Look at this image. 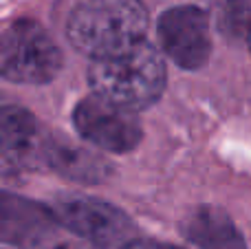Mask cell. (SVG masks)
<instances>
[{
    "label": "cell",
    "instance_id": "6da1fadb",
    "mask_svg": "<svg viewBox=\"0 0 251 249\" xmlns=\"http://www.w3.org/2000/svg\"><path fill=\"white\" fill-rule=\"evenodd\" d=\"M148 11L141 0H82L66 20V38L91 60L108 57L143 40Z\"/></svg>",
    "mask_w": 251,
    "mask_h": 249
},
{
    "label": "cell",
    "instance_id": "7a4b0ae2",
    "mask_svg": "<svg viewBox=\"0 0 251 249\" xmlns=\"http://www.w3.org/2000/svg\"><path fill=\"white\" fill-rule=\"evenodd\" d=\"M93 93L124 104L132 110L152 106L165 88V62L154 44L146 38L137 44L93 60L88 69Z\"/></svg>",
    "mask_w": 251,
    "mask_h": 249
},
{
    "label": "cell",
    "instance_id": "3957f363",
    "mask_svg": "<svg viewBox=\"0 0 251 249\" xmlns=\"http://www.w3.org/2000/svg\"><path fill=\"white\" fill-rule=\"evenodd\" d=\"M62 51L42 25L35 20H16L2 31L0 73L9 82L47 84L60 73Z\"/></svg>",
    "mask_w": 251,
    "mask_h": 249
},
{
    "label": "cell",
    "instance_id": "277c9868",
    "mask_svg": "<svg viewBox=\"0 0 251 249\" xmlns=\"http://www.w3.org/2000/svg\"><path fill=\"white\" fill-rule=\"evenodd\" d=\"M139 110H132L124 104L93 93L82 100L73 113L75 130L86 144L106 152H128L137 148L143 137L139 122Z\"/></svg>",
    "mask_w": 251,
    "mask_h": 249
},
{
    "label": "cell",
    "instance_id": "5b68a950",
    "mask_svg": "<svg viewBox=\"0 0 251 249\" xmlns=\"http://www.w3.org/2000/svg\"><path fill=\"white\" fill-rule=\"evenodd\" d=\"M57 223L101 247H124L134 238V223L119 207L88 197H62L49 207Z\"/></svg>",
    "mask_w": 251,
    "mask_h": 249
},
{
    "label": "cell",
    "instance_id": "8992f818",
    "mask_svg": "<svg viewBox=\"0 0 251 249\" xmlns=\"http://www.w3.org/2000/svg\"><path fill=\"white\" fill-rule=\"evenodd\" d=\"M161 51L181 69L196 71L207 64L212 53L209 18L201 7L181 4L172 7L159 18Z\"/></svg>",
    "mask_w": 251,
    "mask_h": 249
},
{
    "label": "cell",
    "instance_id": "52a82bcc",
    "mask_svg": "<svg viewBox=\"0 0 251 249\" xmlns=\"http://www.w3.org/2000/svg\"><path fill=\"white\" fill-rule=\"evenodd\" d=\"M51 135L40 128V124L26 110L7 106L0 117V141H2V170H33L47 166Z\"/></svg>",
    "mask_w": 251,
    "mask_h": 249
},
{
    "label": "cell",
    "instance_id": "ba28073f",
    "mask_svg": "<svg viewBox=\"0 0 251 249\" xmlns=\"http://www.w3.org/2000/svg\"><path fill=\"white\" fill-rule=\"evenodd\" d=\"M183 234L201 249H247L229 214L214 205L192 210L183 221Z\"/></svg>",
    "mask_w": 251,
    "mask_h": 249
},
{
    "label": "cell",
    "instance_id": "9c48e42d",
    "mask_svg": "<svg viewBox=\"0 0 251 249\" xmlns=\"http://www.w3.org/2000/svg\"><path fill=\"white\" fill-rule=\"evenodd\" d=\"M47 166L69 179L86 181V183H100L110 174V166L104 161V157L93 152L91 148H84L60 137L51 139Z\"/></svg>",
    "mask_w": 251,
    "mask_h": 249
},
{
    "label": "cell",
    "instance_id": "30bf717a",
    "mask_svg": "<svg viewBox=\"0 0 251 249\" xmlns=\"http://www.w3.org/2000/svg\"><path fill=\"white\" fill-rule=\"evenodd\" d=\"M18 245L22 249H106L57 223L51 210L33 229H29L20 238Z\"/></svg>",
    "mask_w": 251,
    "mask_h": 249
},
{
    "label": "cell",
    "instance_id": "8fae6325",
    "mask_svg": "<svg viewBox=\"0 0 251 249\" xmlns=\"http://www.w3.org/2000/svg\"><path fill=\"white\" fill-rule=\"evenodd\" d=\"M122 249H183L170 243H161V241H150V238H132L128 245H124Z\"/></svg>",
    "mask_w": 251,
    "mask_h": 249
},
{
    "label": "cell",
    "instance_id": "7c38bea8",
    "mask_svg": "<svg viewBox=\"0 0 251 249\" xmlns=\"http://www.w3.org/2000/svg\"><path fill=\"white\" fill-rule=\"evenodd\" d=\"M249 49H251V26H249Z\"/></svg>",
    "mask_w": 251,
    "mask_h": 249
}]
</instances>
